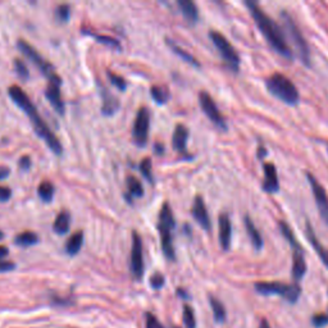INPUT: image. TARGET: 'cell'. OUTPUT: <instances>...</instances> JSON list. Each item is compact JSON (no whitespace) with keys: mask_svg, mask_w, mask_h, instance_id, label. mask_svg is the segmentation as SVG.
I'll return each instance as SVG.
<instances>
[{"mask_svg":"<svg viewBox=\"0 0 328 328\" xmlns=\"http://www.w3.org/2000/svg\"><path fill=\"white\" fill-rule=\"evenodd\" d=\"M9 97L12 98L14 103L18 105L21 109L25 110L27 115H29L30 121H31L32 126H34L35 131L39 135V137H41L42 140L46 143V145L49 146L50 150L57 155H60L63 151V146L60 144V141L58 140L57 136L53 133V131L48 127L46 123L44 122V120L41 118V115L39 114L37 109L35 108V105L32 104V102L30 100V98L27 97L26 92L17 85L9 87Z\"/></svg>","mask_w":328,"mask_h":328,"instance_id":"cell-1","label":"cell"},{"mask_svg":"<svg viewBox=\"0 0 328 328\" xmlns=\"http://www.w3.org/2000/svg\"><path fill=\"white\" fill-rule=\"evenodd\" d=\"M246 6H248L249 11H250L256 26L259 27L263 36L266 37L267 41L269 42V45H271L278 54H281L282 57L291 59L292 53L291 50H290L289 45H287L281 27H279L268 14L264 13L263 9H262L255 2H246Z\"/></svg>","mask_w":328,"mask_h":328,"instance_id":"cell-2","label":"cell"},{"mask_svg":"<svg viewBox=\"0 0 328 328\" xmlns=\"http://www.w3.org/2000/svg\"><path fill=\"white\" fill-rule=\"evenodd\" d=\"M266 85L269 91H271V94L278 98L279 100H282L285 104L295 105L299 103L300 95L296 86H295L294 82L290 78H287L282 73H273L267 80Z\"/></svg>","mask_w":328,"mask_h":328,"instance_id":"cell-3","label":"cell"},{"mask_svg":"<svg viewBox=\"0 0 328 328\" xmlns=\"http://www.w3.org/2000/svg\"><path fill=\"white\" fill-rule=\"evenodd\" d=\"M176 226L175 217H173L172 209H171L170 204L164 203L159 213V224L158 228L160 232V242L161 249H163L164 255L167 256L170 261H175L176 253L175 246H173V239H172V231Z\"/></svg>","mask_w":328,"mask_h":328,"instance_id":"cell-4","label":"cell"},{"mask_svg":"<svg viewBox=\"0 0 328 328\" xmlns=\"http://www.w3.org/2000/svg\"><path fill=\"white\" fill-rule=\"evenodd\" d=\"M254 287H255V291L261 295H266V296L279 295L291 304L296 302L301 294V289L297 284L285 285L281 282H256Z\"/></svg>","mask_w":328,"mask_h":328,"instance_id":"cell-5","label":"cell"},{"mask_svg":"<svg viewBox=\"0 0 328 328\" xmlns=\"http://www.w3.org/2000/svg\"><path fill=\"white\" fill-rule=\"evenodd\" d=\"M209 37L213 41V44L216 45L217 49L219 50V53H221L222 58L227 63V65L232 71L237 72L240 67V57L237 54L236 49L232 46L231 42L218 31H210L209 32Z\"/></svg>","mask_w":328,"mask_h":328,"instance_id":"cell-6","label":"cell"},{"mask_svg":"<svg viewBox=\"0 0 328 328\" xmlns=\"http://www.w3.org/2000/svg\"><path fill=\"white\" fill-rule=\"evenodd\" d=\"M282 18H284L285 26H286L287 34L290 35V37L294 41L295 46H296L297 52H299V57L300 59L302 60V63L307 65L310 64V52H309V46H308V42L305 41L304 36L300 32L299 27L296 26L294 19L291 18L287 12H282Z\"/></svg>","mask_w":328,"mask_h":328,"instance_id":"cell-7","label":"cell"},{"mask_svg":"<svg viewBox=\"0 0 328 328\" xmlns=\"http://www.w3.org/2000/svg\"><path fill=\"white\" fill-rule=\"evenodd\" d=\"M18 48L29 59H31L32 62L40 68V71L44 73V76H46V77L49 78V82H58V84H60V78L59 76L57 75V72H55L54 67H53L49 62H46V60L39 54V52H36L29 42L25 41V40H19Z\"/></svg>","mask_w":328,"mask_h":328,"instance_id":"cell-8","label":"cell"},{"mask_svg":"<svg viewBox=\"0 0 328 328\" xmlns=\"http://www.w3.org/2000/svg\"><path fill=\"white\" fill-rule=\"evenodd\" d=\"M149 128H150V115L145 107L140 108L136 114L135 125H133V140L136 145L145 146L149 138Z\"/></svg>","mask_w":328,"mask_h":328,"instance_id":"cell-9","label":"cell"},{"mask_svg":"<svg viewBox=\"0 0 328 328\" xmlns=\"http://www.w3.org/2000/svg\"><path fill=\"white\" fill-rule=\"evenodd\" d=\"M307 175L308 181H309L310 186H312L313 195H314V200L317 203V208L319 210L320 217L324 221L325 224H328V195L325 193L324 188L319 183V181L314 177L310 172L305 173Z\"/></svg>","mask_w":328,"mask_h":328,"instance_id":"cell-10","label":"cell"},{"mask_svg":"<svg viewBox=\"0 0 328 328\" xmlns=\"http://www.w3.org/2000/svg\"><path fill=\"white\" fill-rule=\"evenodd\" d=\"M199 103H200L201 109H203V112L205 113L206 117H208L214 125L218 126L219 128L226 130L227 128L226 121H224L223 115H222L221 112H219L218 107H217V104L214 103L213 98H212L208 92L201 91L200 94H199Z\"/></svg>","mask_w":328,"mask_h":328,"instance_id":"cell-11","label":"cell"},{"mask_svg":"<svg viewBox=\"0 0 328 328\" xmlns=\"http://www.w3.org/2000/svg\"><path fill=\"white\" fill-rule=\"evenodd\" d=\"M131 272L135 278L140 279L144 274V256H143V241L140 235L133 232L132 249H131Z\"/></svg>","mask_w":328,"mask_h":328,"instance_id":"cell-12","label":"cell"},{"mask_svg":"<svg viewBox=\"0 0 328 328\" xmlns=\"http://www.w3.org/2000/svg\"><path fill=\"white\" fill-rule=\"evenodd\" d=\"M264 171V181L263 189L264 191L269 194H276L279 190V181L277 176V170L273 163H266L263 166Z\"/></svg>","mask_w":328,"mask_h":328,"instance_id":"cell-13","label":"cell"},{"mask_svg":"<svg viewBox=\"0 0 328 328\" xmlns=\"http://www.w3.org/2000/svg\"><path fill=\"white\" fill-rule=\"evenodd\" d=\"M193 216L194 218L196 219L199 224L203 227L204 229H210L212 227V222L210 218H209L208 210H206L205 203H204L203 198L200 195H198L194 200V205H193Z\"/></svg>","mask_w":328,"mask_h":328,"instance_id":"cell-14","label":"cell"},{"mask_svg":"<svg viewBox=\"0 0 328 328\" xmlns=\"http://www.w3.org/2000/svg\"><path fill=\"white\" fill-rule=\"evenodd\" d=\"M305 233H307L308 240H309L310 245L313 246V249H314V251L317 253V255L319 256L322 263L328 268V250L323 246L322 242L318 240V237L315 236L314 229H313L312 224H310L308 221H307V224H305Z\"/></svg>","mask_w":328,"mask_h":328,"instance_id":"cell-15","label":"cell"},{"mask_svg":"<svg viewBox=\"0 0 328 328\" xmlns=\"http://www.w3.org/2000/svg\"><path fill=\"white\" fill-rule=\"evenodd\" d=\"M219 224V244L223 250H228L231 246L232 239V224L227 214H221L218 219Z\"/></svg>","mask_w":328,"mask_h":328,"instance_id":"cell-16","label":"cell"},{"mask_svg":"<svg viewBox=\"0 0 328 328\" xmlns=\"http://www.w3.org/2000/svg\"><path fill=\"white\" fill-rule=\"evenodd\" d=\"M45 97L48 98V100L52 103L53 108L59 114L64 113V103H63L62 95H60V84H58V82H49L46 91H45Z\"/></svg>","mask_w":328,"mask_h":328,"instance_id":"cell-17","label":"cell"},{"mask_svg":"<svg viewBox=\"0 0 328 328\" xmlns=\"http://www.w3.org/2000/svg\"><path fill=\"white\" fill-rule=\"evenodd\" d=\"M189 138V130L185 125H177L173 132V148L178 153H186V144Z\"/></svg>","mask_w":328,"mask_h":328,"instance_id":"cell-18","label":"cell"},{"mask_svg":"<svg viewBox=\"0 0 328 328\" xmlns=\"http://www.w3.org/2000/svg\"><path fill=\"white\" fill-rule=\"evenodd\" d=\"M244 223L246 232H248L249 237H250V241L253 242V246L256 250H261L263 248V237H262L259 229L256 228V226L254 224V222L251 221V218L249 216H245Z\"/></svg>","mask_w":328,"mask_h":328,"instance_id":"cell-19","label":"cell"},{"mask_svg":"<svg viewBox=\"0 0 328 328\" xmlns=\"http://www.w3.org/2000/svg\"><path fill=\"white\" fill-rule=\"evenodd\" d=\"M307 273V263L302 256V253L295 251L294 253V262H292V277L295 281H300Z\"/></svg>","mask_w":328,"mask_h":328,"instance_id":"cell-20","label":"cell"},{"mask_svg":"<svg viewBox=\"0 0 328 328\" xmlns=\"http://www.w3.org/2000/svg\"><path fill=\"white\" fill-rule=\"evenodd\" d=\"M178 7L181 8V12L191 24H195L199 18V11L195 3L190 2V0H178Z\"/></svg>","mask_w":328,"mask_h":328,"instance_id":"cell-21","label":"cell"},{"mask_svg":"<svg viewBox=\"0 0 328 328\" xmlns=\"http://www.w3.org/2000/svg\"><path fill=\"white\" fill-rule=\"evenodd\" d=\"M84 244V233L81 231L76 232L72 236L68 239V241L65 242V251L69 254L71 256L78 254V251L81 250V246Z\"/></svg>","mask_w":328,"mask_h":328,"instance_id":"cell-22","label":"cell"},{"mask_svg":"<svg viewBox=\"0 0 328 328\" xmlns=\"http://www.w3.org/2000/svg\"><path fill=\"white\" fill-rule=\"evenodd\" d=\"M69 214H68L67 212H62V213L58 214L57 218H55L53 228H54V231L57 232L58 235H60V236L65 235L69 231Z\"/></svg>","mask_w":328,"mask_h":328,"instance_id":"cell-23","label":"cell"},{"mask_svg":"<svg viewBox=\"0 0 328 328\" xmlns=\"http://www.w3.org/2000/svg\"><path fill=\"white\" fill-rule=\"evenodd\" d=\"M279 229H281L282 235H284L285 239L287 240V242L292 246V249H294L295 251H300V253H302L301 245L299 244V241L296 240V237H295L294 232H292V229L290 228L289 224H287L286 222L281 221L279 222Z\"/></svg>","mask_w":328,"mask_h":328,"instance_id":"cell-24","label":"cell"},{"mask_svg":"<svg viewBox=\"0 0 328 328\" xmlns=\"http://www.w3.org/2000/svg\"><path fill=\"white\" fill-rule=\"evenodd\" d=\"M209 301H210V307H212V310H213V315L216 322L223 323L227 318V313H226V308H224V305L222 304L218 299H216V297L213 296L209 297Z\"/></svg>","mask_w":328,"mask_h":328,"instance_id":"cell-25","label":"cell"},{"mask_svg":"<svg viewBox=\"0 0 328 328\" xmlns=\"http://www.w3.org/2000/svg\"><path fill=\"white\" fill-rule=\"evenodd\" d=\"M39 241V237H37L36 233L31 231H26L19 233L18 236L14 239V242L19 246H31V245H35Z\"/></svg>","mask_w":328,"mask_h":328,"instance_id":"cell-26","label":"cell"},{"mask_svg":"<svg viewBox=\"0 0 328 328\" xmlns=\"http://www.w3.org/2000/svg\"><path fill=\"white\" fill-rule=\"evenodd\" d=\"M167 44H168V46L172 48V50L176 53V54L178 55V57H181L183 60H186V62H188V63H190V64L196 65V67H199L198 60H196L195 58H194L193 55L190 54V53H188V52H186V50H183L182 48H180V46H178V45H176L175 42H173L172 40H170V39H167Z\"/></svg>","mask_w":328,"mask_h":328,"instance_id":"cell-27","label":"cell"},{"mask_svg":"<svg viewBox=\"0 0 328 328\" xmlns=\"http://www.w3.org/2000/svg\"><path fill=\"white\" fill-rule=\"evenodd\" d=\"M54 186L52 185V182L46 181V182H42L41 185L37 189V194H39L40 199L45 203H49V201L53 200V196H54Z\"/></svg>","mask_w":328,"mask_h":328,"instance_id":"cell-28","label":"cell"},{"mask_svg":"<svg viewBox=\"0 0 328 328\" xmlns=\"http://www.w3.org/2000/svg\"><path fill=\"white\" fill-rule=\"evenodd\" d=\"M151 97L158 104H166L170 99V92L163 86H151L150 89Z\"/></svg>","mask_w":328,"mask_h":328,"instance_id":"cell-29","label":"cell"},{"mask_svg":"<svg viewBox=\"0 0 328 328\" xmlns=\"http://www.w3.org/2000/svg\"><path fill=\"white\" fill-rule=\"evenodd\" d=\"M126 182H127V188L131 195L136 196V198H141V196L144 195L143 185H141V182L135 177V176H128Z\"/></svg>","mask_w":328,"mask_h":328,"instance_id":"cell-30","label":"cell"},{"mask_svg":"<svg viewBox=\"0 0 328 328\" xmlns=\"http://www.w3.org/2000/svg\"><path fill=\"white\" fill-rule=\"evenodd\" d=\"M183 323H185L186 328H196V318L195 313H194L193 308L190 305H185L183 307Z\"/></svg>","mask_w":328,"mask_h":328,"instance_id":"cell-31","label":"cell"},{"mask_svg":"<svg viewBox=\"0 0 328 328\" xmlns=\"http://www.w3.org/2000/svg\"><path fill=\"white\" fill-rule=\"evenodd\" d=\"M104 97L105 100L104 107H103V112H104V114H113V113L115 112V109L118 108V102L114 98L110 97L109 94H107V92H104Z\"/></svg>","mask_w":328,"mask_h":328,"instance_id":"cell-32","label":"cell"},{"mask_svg":"<svg viewBox=\"0 0 328 328\" xmlns=\"http://www.w3.org/2000/svg\"><path fill=\"white\" fill-rule=\"evenodd\" d=\"M71 16V8L68 4H60L55 9V18L59 22H68Z\"/></svg>","mask_w":328,"mask_h":328,"instance_id":"cell-33","label":"cell"},{"mask_svg":"<svg viewBox=\"0 0 328 328\" xmlns=\"http://www.w3.org/2000/svg\"><path fill=\"white\" fill-rule=\"evenodd\" d=\"M140 171L141 173L144 175V177L146 178L148 181L153 182V175H151V160L150 158H145L143 159L140 164Z\"/></svg>","mask_w":328,"mask_h":328,"instance_id":"cell-34","label":"cell"},{"mask_svg":"<svg viewBox=\"0 0 328 328\" xmlns=\"http://www.w3.org/2000/svg\"><path fill=\"white\" fill-rule=\"evenodd\" d=\"M108 77H109L110 82H112L115 87H118L120 90H126L127 84H126L125 78L121 77V76L118 75H114V73L110 72V71H108Z\"/></svg>","mask_w":328,"mask_h":328,"instance_id":"cell-35","label":"cell"},{"mask_svg":"<svg viewBox=\"0 0 328 328\" xmlns=\"http://www.w3.org/2000/svg\"><path fill=\"white\" fill-rule=\"evenodd\" d=\"M14 68H16V72L18 73V76L24 80L29 78V68H27L26 63L22 62L21 59H16L14 60Z\"/></svg>","mask_w":328,"mask_h":328,"instance_id":"cell-36","label":"cell"},{"mask_svg":"<svg viewBox=\"0 0 328 328\" xmlns=\"http://www.w3.org/2000/svg\"><path fill=\"white\" fill-rule=\"evenodd\" d=\"M312 323L315 328H322L328 324V315L327 314H315L312 318Z\"/></svg>","mask_w":328,"mask_h":328,"instance_id":"cell-37","label":"cell"},{"mask_svg":"<svg viewBox=\"0 0 328 328\" xmlns=\"http://www.w3.org/2000/svg\"><path fill=\"white\" fill-rule=\"evenodd\" d=\"M145 319H146V328H164L163 325L160 324V322L156 319L155 315H153L151 313H146Z\"/></svg>","mask_w":328,"mask_h":328,"instance_id":"cell-38","label":"cell"},{"mask_svg":"<svg viewBox=\"0 0 328 328\" xmlns=\"http://www.w3.org/2000/svg\"><path fill=\"white\" fill-rule=\"evenodd\" d=\"M95 39L98 40V41L100 42H104V44L109 45V46H114V48H120V41L115 39H113V37H109V36H102V35H95Z\"/></svg>","mask_w":328,"mask_h":328,"instance_id":"cell-39","label":"cell"},{"mask_svg":"<svg viewBox=\"0 0 328 328\" xmlns=\"http://www.w3.org/2000/svg\"><path fill=\"white\" fill-rule=\"evenodd\" d=\"M150 285H151V287H153V289H155V290L160 289V287L164 285L163 274H160V273L153 274V276H151V278H150Z\"/></svg>","mask_w":328,"mask_h":328,"instance_id":"cell-40","label":"cell"},{"mask_svg":"<svg viewBox=\"0 0 328 328\" xmlns=\"http://www.w3.org/2000/svg\"><path fill=\"white\" fill-rule=\"evenodd\" d=\"M12 196V190L6 186H0V201L9 200Z\"/></svg>","mask_w":328,"mask_h":328,"instance_id":"cell-41","label":"cell"},{"mask_svg":"<svg viewBox=\"0 0 328 328\" xmlns=\"http://www.w3.org/2000/svg\"><path fill=\"white\" fill-rule=\"evenodd\" d=\"M16 268V264L12 262H0V272H9Z\"/></svg>","mask_w":328,"mask_h":328,"instance_id":"cell-42","label":"cell"},{"mask_svg":"<svg viewBox=\"0 0 328 328\" xmlns=\"http://www.w3.org/2000/svg\"><path fill=\"white\" fill-rule=\"evenodd\" d=\"M19 167L22 170H29L31 167V159H30V156H22L21 160H19Z\"/></svg>","mask_w":328,"mask_h":328,"instance_id":"cell-43","label":"cell"},{"mask_svg":"<svg viewBox=\"0 0 328 328\" xmlns=\"http://www.w3.org/2000/svg\"><path fill=\"white\" fill-rule=\"evenodd\" d=\"M9 176V170L6 167H0V180H4Z\"/></svg>","mask_w":328,"mask_h":328,"instance_id":"cell-44","label":"cell"},{"mask_svg":"<svg viewBox=\"0 0 328 328\" xmlns=\"http://www.w3.org/2000/svg\"><path fill=\"white\" fill-rule=\"evenodd\" d=\"M8 253H9V251H8V249L6 248V246H0V259L8 255Z\"/></svg>","mask_w":328,"mask_h":328,"instance_id":"cell-45","label":"cell"},{"mask_svg":"<svg viewBox=\"0 0 328 328\" xmlns=\"http://www.w3.org/2000/svg\"><path fill=\"white\" fill-rule=\"evenodd\" d=\"M155 151H156V154H163V151H164L163 145H161V144H155Z\"/></svg>","mask_w":328,"mask_h":328,"instance_id":"cell-46","label":"cell"},{"mask_svg":"<svg viewBox=\"0 0 328 328\" xmlns=\"http://www.w3.org/2000/svg\"><path fill=\"white\" fill-rule=\"evenodd\" d=\"M259 328H271V325H269L268 320L263 319V320H262L261 324H259Z\"/></svg>","mask_w":328,"mask_h":328,"instance_id":"cell-47","label":"cell"},{"mask_svg":"<svg viewBox=\"0 0 328 328\" xmlns=\"http://www.w3.org/2000/svg\"><path fill=\"white\" fill-rule=\"evenodd\" d=\"M266 153H267V151H266V150H264V149H263V148H261V149H259V156H261V158H262V156H264V155H266Z\"/></svg>","mask_w":328,"mask_h":328,"instance_id":"cell-48","label":"cell"},{"mask_svg":"<svg viewBox=\"0 0 328 328\" xmlns=\"http://www.w3.org/2000/svg\"><path fill=\"white\" fill-rule=\"evenodd\" d=\"M3 237H4V233H3V232H2V231H0V240L3 239Z\"/></svg>","mask_w":328,"mask_h":328,"instance_id":"cell-49","label":"cell"},{"mask_svg":"<svg viewBox=\"0 0 328 328\" xmlns=\"http://www.w3.org/2000/svg\"><path fill=\"white\" fill-rule=\"evenodd\" d=\"M173 328H178V327H173Z\"/></svg>","mask_w":328,"mask_h":328,"instance_id":"cell-50","label":"cell"}]
</instances>
